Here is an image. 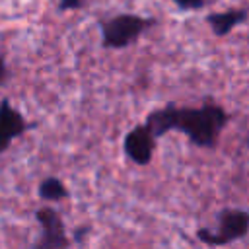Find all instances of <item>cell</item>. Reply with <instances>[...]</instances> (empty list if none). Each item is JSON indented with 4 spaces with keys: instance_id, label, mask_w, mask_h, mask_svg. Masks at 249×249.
<instances>
[{
    "instance_id": "6da1fadb",
    "label": "cell",
    "mask_w": 249,
    "mask_h": 249,
    "mask_svg": "<svg viewBox=\"0 0 249 249\" xmlns=\"http://www.w3.org/2000/svg\"><path fill=\"white\" fill-rule=\"evenodd\" d=\"M230 117L218 103L206 99L200 107H179L169 103L146 115L144 123L156 138L179 130L198 148H214Z\"/></svg>"
},
{
    "instance_id": "7a4b0ae2",
    "label": "cell",
    "mask_w": 249,
    "mask_h": 249,
    "mask_svg": "<svg viewBox=\"0 0 249 249\" xmlns=\"http://www.w3.org/2000/svg\"><path fill=\"white\" fill-rule=\"evenodd\" d=\"M154 18H142L138 14H117L113 18L101 19V45L105 49H124L140 39V35L156 25Z\"/></svg>"
},
{
    "instance_id": "3957f363",
    "label": "cell",
    "mask_w": 249,
    "mask_h": 249,
    "mask_svg": "<svg viewBox=\"0 0 249 249\" xmlns=\"http://www.w3.org/2000/svg\"><path fill=\"white\" fill-rule=\"evenodd\" d=\"M249 233V212L241 208H224L216 216V231L198 228L195 231L196 239L206 245H228L237 239H243Z\"/></svg>"
},
{
    "instance_id": "277c9868",
    "label": "cell",
    "mask_w": 249,
    "mask_h": 249,
    "mask_svg": "<svg viewBox=\"0 0 249 249\" xmlns=\"http://www.w3.org/2000/svg\"><path fill=\"white\" fill-rule=\"evenodd\" d=\"M156 140L158 138L154 136L150 126L146 123H142L124 134V140H123L124 156L134 165H148L152 161V156L156 150Z\"/></svg>"
},
{
    "instance_id": "5b68a950",
    "label": "cell",
    "mask_w": 249,
    "mask_h": 249,
    "mask_svg": "<svg viewBox=\"0 0 249 249\" xmlns=\"http://www.w3.org/2000/svg\"><path fill=\"white\" fill-rule=\"evenodd\" d=\"M35 218L41 226V239L35 243V247L39 249H60V247H68L70 239L66 235L64 224L60 214L51 208V206H43L35 212Z\"/></svg>"
},
{
    "instance_id": "8992f818",
    "label": "cell",
    "mask_w": 249,
    "mask_h": 249,
    "mask_svg": "<svg viewBox=\"0 0 249 249\" xmlns=\"http://www.w3.org/2000/svg\"><path fill=\"white\" fill-rule=\"evenodd\" d=\"M37 123H29L23 119V115L12 107L10 99L4 97L0 101V154L8 150L14 138L25 134L27 130L35 128Z\"/></svg>"
},
{
    "instance_id": "52a82bcc",
    "label": "cell",
    "mask_w": 249,
    "mask_h": 249,
    "mask_svg": "<svg viewBox=\"0 0 249 249\" xmlns=\"http://www.w3.org/2000/svg\"><path fill=\"white\" fill-rule=\"evenodd\" d=\"M247 16H249V12L241 10V8L226 10V12H212L206 16V23L210 25V29L216 37H226L235 25L243 23L247 19Z\"/></svg>"
},
{
    "instance_id": "ba28073f",
    "label": "cell",
    "mask_w": 249,
    "mask_h": 249,
    "mask_svg": "<svg viewBox=\"0 0 249 249\" xmlns=\"http://www.w3.org/2000/svg\"><path fill=\"white\" fill-rule=\"evenodd\" d=\"M39 198L41 200H47V202H58V200H64L70 196L68 189L64 187V183L58 179V177H47L39 183Z\"/></svg>"
},
{
    "instance_id": "9c48e42d",
    "label": "cell",
    "mask_w": 249,
    "mask_h": 249,
    "mask_svg": "<svg viewBox=\"0 0 249 249\" xmlns=\"http://www.w3.org/2000/svg\"><path fill=\"white\" fill-rule=\"evenodd\" d=\"M173 4L181 10H200L204 6V0H173Z\"/></svg>"
},
{
    "instance_id": "30bf717a",
    "label": "cell",
    "mask_w": 249,
    "mask_h": 249,
    "mask_svg": "<svg viewBox=\"0 0 249 249\" xmlns=\"http://www.w3.org/2000/svg\"><path fill=\"white\" fill-rule=\"evenodd\" d=\"M84 6V0H60L58 10L60 12H68V10H80Z\"/></svg>"
},
{
    "instance_id": "8fae6325",
    "label": "cell",
    "mask_w": 249,
    "mask_h": 249,
    "mask_svg": "<svg viewBox=\"0 0 249 249\" xmlns=\"http://www.w3.org/2000/svg\"><path fill=\"white\" fill-rule=\"evenodd\" d=\"M8 76H10V70H8V66H6V62H4V58L0 56V86L8 80Z\"/></svg>"
},
{
    "instance_id": "7c38bea8",
    "label": "cell",
    "mask_w": 249,
    "mask_h": 249,
    "mask_svg": "<svg viewBox=\"0 0 249 249\" xmlns=\"http://www.w3.org/2000/svg\"><path fill=\"white\" fill-rule=\"evenodd\" d=\"M86 231H88V228H78V230L74 231V241L80 243V241L84 239V233H86Z\"/></svg>"
}]
</instances>
